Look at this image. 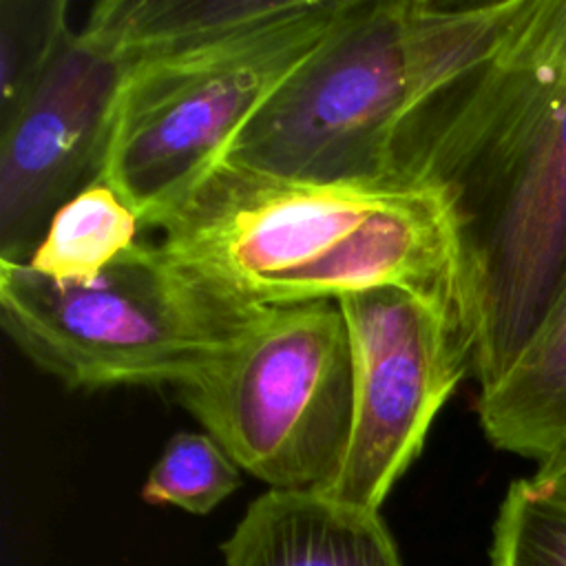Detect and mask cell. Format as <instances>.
Instances as JSON below:
<instances>
[{"label":"cell","instance_id":"obj_1","mask_svg":"<svg viewBox=\"0 0 566 566\" xmlns=\"http://www.w3.org/2000/svg\"><path fill=\"white\" fill-rule=\"evenodd\" d=\"M387 184L444 199L473 314L471 374L491 389L566 274V0H522L489 55L407 113Z\"/></svg>","mask_w":566,"mask_h":566},{"label":"cell","instance_id":"obj_2","mask_svg":"<svg viewBox=\"0 0 566 566\" xmlns=\"http://www.w3.org/2000/svg\"><path fill=\"white\" fill-rule=\"evenodd\" d=\"M522 0H347L221 159L312 181L387 184L389 144L431 91L489 55Z\"/></svg>","mask_w":566,"mask_h":566},{"label":"cell","instance_id":"obj_3","mask_svg":"<svg viewBox=\"0 0 566 566\" xmlns=\"http://www.w3.org/2000/svg\"><path fill=\"white\" fill-rule=\"evenodd\" d=\"M245 305L137 241L99 279L60 283L0 259V325L20 354L69 389H172L245 325Z\"/></svg>","mask_w":566,"mask_h":566},{"label":"cell","instance_id":"obj_4","mask_svg":"<svg viewBox=\"0 0 566 566\" xmlns=\"http://www.w3.org/2000/svg\"><path fill=\"white\" fill-rule=\"evenodd\" d=\"M177 398L239 469L276 491H321L352 422V352L336 301L256 305Z\"/></svg>","mask_w":566,"mask_h":566},{"label":"cell","instance_id":"obj_5","mask_svg":"<svg viewBox=\"0 0 566 566\" xmlns=\"http://www.w3.org/2000/svg\"><path fill=\"white\" fill-rule=\"evenodd\" d=\"M347 0L312 9L230 44L126 69L102 166L144 221L223 157L234 135L298 69Z\"/></svg>","mask_w":566,"mask_h":566},{"label":"cell","instance_id":"obj_6","mask_svg":"<svg viewBox=\"0 0 566 566\" xmlns=\"http://www.w3.org/2000/svg\"><path fill=\"white\" fill-rule=\"evenodd\" d=\"M398 184L312 181L214 161L142 228L245 305L301 303L305 283L363 234Z\"/></svg>","mask_w":566,"mask_h":566},{"label":"cell","instance_id":"obj_7","mask_svg":"<svg viewBox=\"0 0 566 566\" xmlns=\"http://www.w3.org/2000/svg\"><path fill=\"white\" fill-rule=\"evenodd\" d=\"M352 352V422L334 478L316 493L378 511L471 371L473 329L458 312L400 287L336 298Z\"/></svg>","mask_w":566,"mask_h":566},{"label":"cell","instance_id":"obj_8","mask_svg":"<svg viewBox=\"0 0 566 566\" xmlns=\"http://www.w3.org/2000/svg\"><path fill=\"white\" fill-rule=\"evenodd\" d=\"M124 62L73 31L0 133V259L27 261L62 203L104 166Z\"/></svg>","mask_w":566,"mask_h":566},{"label":"cell","instance_id":"obj_9","mask_svg":"<svg viewBox=\"0 0 566 566\" xmlns=\"http://www.w3.org/2000/svg\"><path fill=\"white\" fill-rule=\"evenodd\" d=\"M221 553L226 566H400L378 511L316 491L259 495Z\"/></svg>","mask_w":566,"mask_h":566},{"label":"cell","instance_id":"obj_10","mask_svg":"<svg viewBox=\"0 0 566 566\" xmlns=\"http://www.w3.org/2000/svg\"><path fill=\"white\" fill-rule=\"evenodd\" d=\"M316 0H104L82 31L126 69L197 55L312 9Z\"/></svg>","mask_w":566,"mask_h":566},{"label":"cell","instance_id":"obj_11","mask_svg":"<svg viewBox=\"0 0 566 566\" xmlns=\"http://www.w3.org/2000/svg\"><path fill=\"white\" fill-rule=\"evenodd\" d=\"M475 407L500 451L544 462L566 444V274L528 347Z\"/></svg>","mask_w":566,"mask_h":566},{"label":"cell","instance_id":"obj_12","mask_svg":"<svg viewBox=\"0 0 566 566\" xmlns=\"http://www.w3.org/2000/svg\"><path fill=\"white\" fill-rule=\"evenodd\" d=\"M139 214L102 175L51 217L27 263L60 283H88L137 243Z\"/></svg>","mask_w":566,"mask_h":566},{"label":"cell","instance_id":"obj_13","mask_svg":"<svg viewBox=\"0 0 566 566\" xmlns=\"http://www.w3.org/2000/svg\"><path fill=\"white\" fill-rule=\"evenodd\" d=\"M66 11L64 0L0 2V124L22 106L73 35Z\"/></svg>","mask_w":566,"mask_h":566},{"label":"cell","instance_id":"obj_14","mask_svg":"<svg viewBox=\"0 0 566 566\" xmlns=\"http://www.w3.org/2000/svg\"><path fill=\"white\" fill-rule=\"evenodd\" d=\"M241 484L239 467L206 431H177L153 464L142 497L203 515Z\"/></svg>","mask_w":566,"mask_h":566},{"label":"cell","instance_id":"obj_15","mask_svg":"<svg viewBox=\"0 0 566 566\" xmlns=\"http://www.w3.org/2000/svg\"><path fill=\"white\" fill-rule=\"evenodd\" d=\"M493 566H566V504L531 478L511 482L493 524Z\"/></svg>","mask_w":566,"mask_h":566},{"label":"cell","instance_id":"obj_16","mask_svg":"<svg viewBox=\"0 0 566 566\" xmlns=\"http://www.w3.org/2000/svg\"><path fill=\"white\" fill-rule=\"evenodd\" d=\"M531 480L539 491L566 504V444L559 447L551 458L539 462Z\"/></svg>","mask_w":566,"mask_h":566}]
</instances>
